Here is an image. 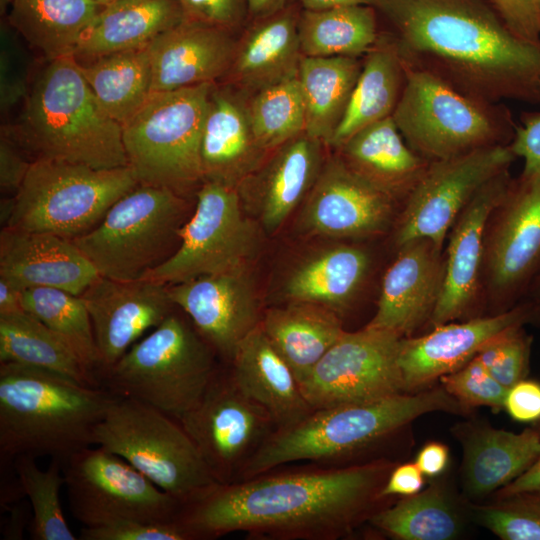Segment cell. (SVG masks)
<instances>
[{
    "instance_id": "cell-1",
    "label": "cell",
    "mask_w": 540,
    "mask_h": 540,
    "mask_svg": "<svg viewBox=\"0 0 540 540\" xmlns=\"http://www.w3.org/2000/svg\"><path fill=\"white\" fill-rule=\"evenodd\" d=\"M394 464L277 470L215 484L181 504L177 520L193 540L234 532L252 539L336 540L380 510L381 489Z\"/></svg>"
},
{
    "instance_id": "cell-2",
    "label": "cell",
    "mask_w": 540,
    "mask_h": 540,
    "mask_svg": "<svg viewBox=\"0 0 540 540\" xmlns=\"http://www.w3.org/2000/svg\"><path fill=\"white\" fill-rule=\"evenodd\" d=\"M411 64L491 104L540 103V45L517 37L478 0H370Z\"/></svg>"
},
{
    "instance_id": "cell-3",
    "label": "cell",
    "mask_w": 540,
    "mask_h": 540,
    "mask_svg": "<svg viewBox=\"0 0 540 540\" xmlns=\"http://www.w3.org/2000/svg\"><path fill=\"white\" fill-rule=\"evenodd\" d=\"M117 395L47 370L0 363L1 467L22 455L62 463L93 446V433Z\"/></svg>"
},
{
    "instance_id": "cell-4",
    "label": "cell",
    "mask_w": 540,
    "mask_h": 540,
    "mask_svg": "<svg viewBox=\"0 0 540 540\" xmlns=\"http://www.w3.org/2000/svg\"><path fill=\"white\" fill-rule=\"evenodd\" d=\"M46 62L33 78L17 126L3 129L33 160L127 167L122 125L97 101L74 56Z\"/></svg>"
},
{
    "instance_id": "cell-5",
    "label": "cell",
    "mask_w": 540,
    "mask_h": 540,
    "mask_svg": "<svg viewBox=\"0 0 540 540\" xmlns=\"http://www.w3.org/2000/svg\"><path fill=\"white\" fill-rule=\"evenodd\" d=\"M461 408L442 388L314 409L295 425L276 430L237 481L299 461L327 465L374 445L426 413Z\"/></svg>"
},
{
    "instance_id": "cell-6",
    "label": "cell",
    "mask_w": 540,
    "mask_h": 540,
    "mask_svg": "<svg viewBox=\"0 0 540 540\" xmlns=\"http://www.w3.org/2000/svg\"><path fill=\"white\" fill-rule=\"evenodd\" d=\"M214 348L193 323L172 312L99 376L118 396L145 402L179 420L218 370Z\"/></svg>"
},
{
    "instance_id": "cell-7",
    "label": "cell",
    "mask_w": 540,
    "mask_h": 540,
    "mask_svg": "<svg viewBox=\"0 0 540 540\" xmlns=\"http://www.w3.org/2000/svg\"><path fill=\"white\" fill-rule=\"evenodd\" d=\"M213 85L152 92L122 124L128 166L139 185L185 197L204 182L200 144Z\"/></svg>"
},
{
    "instance_id": "cell-8",
    "label": "cell",
    "mask_w": 540,
    "mask_h": 540,
    "mask_svg": "<svg viewBox=\"0 0 540 540\" xmlns=\"http://www.w3.org/2000/svg\"><path fill=\"white\" fill-rule=\"evenodd\" d=\"M188 203L167 188L138 185L117 200L101 222L73 242L98 274L136 281L169 259L189 219Z\"/></svg>"
},
{
    "instance_id": "cell-9",
    "label": "cell",
    "mask_w": 540,
    "mask_h": 540,
    "mask_svg": "<svg viewBox=\"0 0 540 540\" xmlns=\"http://www.w3.org/2000/svg\"><path fill=\"white\" fill-rule=\"evenodd\" d=\"M93 446L120 456L181 504L217 484L180 422L131 397L117 395L94 429Z\"/></svg>"
},
{
    "instance_id": "cell-10",
    "label": "cell",
    "mask_w": 540,
    "mask_h": 540,
    "mask_svg": "<svg viewBox=\"0 0 540 540\" xmlns=\"http://www.w3.org/2000/svg\"><path fill=\"white\" fill-rule=\"evenodd\" d=\"M138 185L129 166L96 169L36 159L14 195L6 227L74 240L95 228L111 206Z\"/></svg>"
},
{
    "instance_id": "cell-11",
    "label": "cell",
    "mask_w": 540,
    "mask_h": 540,
    "mask_svg": "<svg viewBox=\"0 0 540 540\" xmlns=\"http://www.w3.org/2000/svg\"><path fill=\"white\" fill-rule=\"evenodd\" d=\"M491 108L406 60L404 87L391 117L407 145L433 162L503 144L502 125Z\"/></svg>"
},
{
    "instance_id": "cell-12",
    "label": "cell",
    "mask_w": 540,
    "mask_h": 540,
    "mask_svg": "<svg viewBox=\"0 0 540 540\" xmlns=\"http://www.w3.org/2000/svg\"><path fill=\"white\" fill-rule=\"evenodd\" d=\"M196 199L174 254L142 279L173 285L248 268L258 247V232L244 214L237 188L204 181Z\"/></svg>"
},
{
    "instance_id": "cell-13",
    "label": "cell",
    "mask_w": 540,
    "mask_h": 540,
    "mask_svg": "<svg viewBox=\"0 0 540 540\" xmlns=\"http://www.w3.org/2000/svg\"><path fill=\"white\" fill-rule=\"evenodd\" d=\"M70 511L84 526L119 521L176 520L180 501L120 456L99 446L62 463Z\"/></svg>"
},
{
    "instance_id": "cell-14",
    "label": "cell",
    "mask_w": 540,
    "mask_h": 540,
    "mask_svg": "<svg viewBox=\"0 0 540 540\" xmlns=\"http://www.w3.org/2000/svg\"><path fill=\"white\" fill-rule=\"evenodd\" d=\"M540 274V174L513 180L484 234L482 297L496 312L525 299Z\"/></svg>"
},
{
    "instance_id": "cell-15",
    "label": "cell",
    "mask_w": 540,
    "mask_h": 540,
    "mask_svg": "<svg viewBox=\"0 0 540 540\" xmlns=\"http://www.w3.org/2000/svg\"><path fill=\"white\" fill-rule=\"evenodd\" d=\"M515 158L509 145L495 144L429 162L398 212L393 226L396 249L418 238L430 239L443 249L465 206L484 184L508 170Z\"/></svg>"
},
{
    "instance_id": "cell-16",
    "label": "cell",
    "mask_w": 540,
    "mask_h": 540,
    "mask_svg": "<svg viewBox=\"0 0 540 540\" xmlns=\"http://www.w3.org/2000/svg\"><path fill=\"white\" fill-rule=\"evenodd\" d=\"M178 421L218 484L237 481L277 430L270 415L236 385L229 368H218L198 403Z\"/></svg>"
},
{
    "instance_id": "cell-17",
    "label": "cell",
    "mask_w": 540,
    "mask_h": 540,
    "mask_svg": "<svg viewBox=\"0 0 540 540\" xmlns=\"http://www.w3.org/2000/svg\"><path fill=\"white\" fill-rule=\"evenodd\" d=\"M401 337L365 326L344 334L299 383L313 409L364 403L404 392Z\"/></svg>"
},
{
    "instance_id": "cell-18",
    "label": "cell",
    "mask_w": 540,
    "mask_h": 540,
    "mask_svg": "<svg viewBox=\"0 0 540 540\" xmlns=\"http://www.w3.org/2000/svg\"><path fill=\"white\" fill-rule=\"evenodd\" d=\"M398 201L352 170L337 154L327 158L302 211L305 230L333 238L360 239L393 227Z\"/></svg>"
},
{
    "instance_id": "cell-19",
    "label": "cell",
    "mask_w": 540,
    "mask_h": 540,
    "mask_svg": "<svg viewBox=\"0 0 540 540\" xmlns=\"http://www.w3.org/2000/svg\"><path fill=\"white\" fill-rule=\"evenodd\" d=\"M540 321V300L526 297L505 311L448 322L420 337L402 338L398 364L409 393L464 366L506 331Z\"/></svg>"
},
{
    "instance_id": "cell-20",
    "label": "cell",
    "mask_w": 540,
    "mask_h": 540,
    "mask_svg": "<svg viewBox=\"0 0 540 540\" xmlns=\"http://www.w3.org/2000/svg\"><path fill=\"white\" fill-rule=\"evenodd\" d=\"M92 323L100 374L113 366L149 329L173 310L168 286L99 276L81 295Z\"/></svg>"
},
{
    "instance_id": "cell-21",
    "label": "cell",
    "mask_w": 540,
    "mask_h": 540,
    "mask_svg": "<svg viewBox=\"0 0 540 540\" xmlns=\"http://www.w3.org/2000/svg\"><path fill=\"white\" fill-rule=\"evenodd\" d=\"M173 304L225 362L260 325L262 315L248 268L167 285Z\"/></svg>"
},
{
    "instance_id": "cell-22",
    "label": "cell",
    "mask_w": 540,
    "mask_h": 540,
    "mask_svg": "<svg viewBox=\"0 0 540 540\" xmlns=\"http://www.w3.org/2000/svg\"><path fill=\"white\" fill-rule=\"evenodd\" d=\"M513 179L509 169L484 184L465 206L447 236L441 294L429 321L436 327L468 314L482 297L484 234L493 209Z\"/></svg>"
},
{
    "instance_id": "cell-23",
    "label": "cell",
    "mask_w": 540,
    "mask_h": 540,
    "mask_svg": "<svg viewBox=\"0 0 540 540\" xmlns=\"http://www.w3.org/2000/svg\"><path fill=\"white\" fill-rule=\"evenodd\" d=\"M445 274L443 249L427 238L407 242L387 268L377 310L367 326L401 338L430 321L438 303Z\"/></svg>"
},
{
    "instance_id": "cell-24",
    "label": "cell",
    "mask_w": 540,
    "mask_h": 540,
    "mask_svg": "<svg viewBox=\"0 0 540 540\" xmlns=\"http://www.w3.org/2000/svg\"><path fill=\"white\" fill-rule=\"evenodd\" d=\"M326 144L306 132L271 151L237 187L258 213L263 229L277 231L307 197L324 164Z\"/></svg>"
},
{
    "instance_id": "cell-25",
    "label": "cell",
    "mask_w": 540,
    "mask_h": 540,
    "mask_svg": "<svg viewBox=\"0 0 540 540\" xmlns=\"http://www.w3.org/2000/svg\"><path fill=\"white\" fill-rule=\"evenodd\" d=\"M100 275L73 240L4 227L0 277L21 290L51 287L80 296Z\"/></svg>"
},
{
    "instance_id": "cell-26",
    "label": "cell",
    "mask_w": 540,
    "mask_h": 540,
    "mask_svg": "<svg viewBox=\"0 0 540 540\" xmlns=\"http://www.w3.org/2000/svg\"><path fill=\"white\" fill-rule=\"evenodd\" d=\"M268 154L254 134L248 96L229 84L214 83L200 144L204 181L237 188Z\"/></svg>"
},
{
    "instance_id": "cell-27",
    "label": "cell",
    "mask_w": 540,
    "mask_h": 540,
    "mask_svg": "<svg viewBox=\"0 0 540 540\" xmlns=\"http://www.w3.org/2000/svg\"><path fill=\"white\" fill-rule=\"evenodd\" d=\"M235 46L231 31L185 19L147 46L152 92L217 83L229 70Z\"/></svg>"
},
{
    "instance_id": "cell-28",
    "label": "cell",
    "mask_w": 540,
    "mask_h": 540,
    "mask_svg": "<svg viewBox=\"0 0 540 540\" xmlns=\"http://www.w3.org/2000/svg\"><path fill=\"white\" fill-rule=\"evenodd\" d=\"M301 11L291 3L254 19L236 46L225 83L250 96L298 75L303 56L299 38Z\"/></svg>"
},
{
    "instance_id": "cell-29",
    "label": "cell",
    "mask_w": 540,
    "mask_h": 540,
    "mask_svg": "<svg viewBox=\"0 0 540 540\" xmlns=\"http://www.w3.org/2000/svg\"><path fill=\"white\" fill-rule=\"evenodd\" d=\"M228 365L236 385L270 415L277 430L295 425L314 410L260 325L242 340Z\"/></svg>"
},
{
    "instance_id": "cell-30",
    "label": "cell",
    "mask_w": 540,
    "mask_h": 540,
    "mask_svg": "<svg viewBox=\"0 0 540 540\" xmlns=\"http://www.w3.org/2000/svg\"><path fill=\"white\" fill-rule=\"evenodd\" d=\"M335 150L352 170L402 203L429 164L407 145L391 116L362 128Z\"/></svg>"
},
{
    "instance_id": "cell-31",
    "label": "cell",
    "mask_w": 540,
    "mask_h": 540,
    "mask_svg": "<svg viewBox=\"0 0 540 540\" xmlns=\"http://www.w3.org/2000/svg\"><path fill=\"white\" fill-rule=\"evenodd\" d=\"M186 19L177 0H113L106 3L82 35L74 58L147 47Z\"/></svg>"
},
{
    "instance_id": "cell-32",
    "label": "cell",
    "mask_w": 540,
    "mask_h": 540,
    "mask_svg": "<svg viewBox=\"0 0 540 540\" xmlns=\"http://www.w3.org/2000/svg\"><path fill=\"white\" fill-rule=\"evenodd\" d=\"M260 326L299 383L345 332L338 313L305 302L266 310Z\"/></svg>"
},
{
    "instance_id": "cell-33",
    "label": "cell",
    "mask_w": 540,
    "mask_h": 540,
    "mask_svg": "<svg viewBox=\"0 0 540 540\" xmlns=\"http://www.w3.org/2000/svg\"><path fill=\"white\" fill-rule=\"evenodd\" d=\"M370 263L369 254L360 247H329L293 269L285 282L284 297L287 302L322 305L340 315L364 284Z\"/></svg>"
},
{
    "instance_id": "cell-34",
    "label": "cell",
    "mask_w": 540,
    "mask_h": 540,
    "mask_svg": "<svg viewBox=\"0 0 540 540\" xmlns=\"http://www.w3.org/2000/svg\"><path fill=\"white\" fill-rule=\"evenodd\" d=\"M104 5L98 0H11L8 25L50 61L73 56Z\"/></svg>"
},
{
    "instance_id": "cell-35",
    "label": "cell",
    "mask_w": 540,
    "mask_h": 540,
    "mask_svg": "<svg viewBox=\"0 0 540 540\" xmlns=\"http://www.w3.org/2000/svg\"><path fill=\"white\" fill-rule=\"evenodd\" d=\"M366 54L345 114L330 141L331 148L337 149L362 128L392 116L401 96L406 60L396 41L378 38Z\"/></svg>"
},
{
    "instance_id": "cell-36",
    "label": "cell",
    "mask_w": 540,
    "mask_h": 540,
    "mask_svg": "<svg viewBox=\"0 0 540 540\" xmlns=\"http://www.w3.org/2000/svg\"><path fill=\"white\" fill-rule=\"evenodd\" d=\"M540 454V433H521L484 426L465 443L464 480L468 492L488 494L525 472Z\"/></svg>"
},
{
    "instance_id": "cell-37",
    "label": "cell",
    "mask_w": 540,
    "mask_h": 540,
    "mask_svg": "<svg viewBox=\"0 0 540 540\" xmlns=\"http://www.w3.org/2000/svg\"><path fill=\"white\" fill-rule=\"evenodd\" d=\"M361 68L356 57L301 58L298 79L306 111L305 132L327 147L345 114Z\"/></svg>"
},
{
    "instance_id": "cell-38",
    "label": "cell",
    "mask_w": 540,
    "mask_h": 540,
    "mask_svg": "<svg viewBox=\"0 0 540 540\" xmlns=\"http://www.w3.org/2000/svg\"><path fill=\"white\" fill-rule=\"evenodd\" d=\"M14 362L101 386L97 376L74 350L26 311L0 315V363Z\"/></svg>"
},
{
    "instance_id": "cell-39",
    "label": "cell",
    "mask_w": 540,
    "mask_h": 540,
    "mask_svg": "<svg viewBox=\"0 0 540 540\" xmlns=\"http://www.w3.org/2000/svg\"><path fill=\"white\" fill-rule=\"evenodd\" d=\"M75 60L97 101L121 125L152 93V67L147 47Z\"/></svg>"
},
{
    "instance_id": "cell-40",
    "label": "cell",
    "mask_w": 540,
    "mask_h": 540,
    "mask_svg": "<svg viewBox=\"0 0 540 540\" xmlns=\"http://www.w3.org/2000/svg\"><path fill=\"white\" fill-rule=\"evenodd\" d=\"M299 38L304 56L358 57L377 42L375 8L349 5L325 10H305L299 20Z\"/></svg>"
},
{
    "instance_id": "cell-41",
    "label": "cell",
    "mask_w": 540,
    "mask_h": 540,
    "mask_svg": "<svg viewBox=\"0 0 540 540\" xmlns=\"http://www.w3.org/2000/svg\"><path fill=\"white\" fill-rule=\"evenodd\" d=\"M369 521L388 536L400 540H449L460 529L457 514L436 485L378 510Z\"/></svg>"
},
{
    "instance_id": "cell-42",
    "label": "cell",
    "mask_w": 540,
    "mask_h": 540,
    "mask_svg": "<svg viewBox=\"0 0 540 540\" xmlns=\"http://www.w3.org/2000/svg\"><path fill=\"white\" fill-rule=\"evenodd\" d=\"M22 307L62 338L97 376L98 351L90 315L80 296L57 288L32 287L22 291Z\"/></svg>"
},
{
    "instance_id": "cell-43",
    "label": "cell",
    "mask_w": 540,
    "mask_h": 540,
    "mask_svg": "<svg viewBox=\"0 0 540 540\" xmlns=\"http://www.w3.org/2000/svg\"><path fill=\"white\" fill-rule=\"evenodd\" d=\"M24 496L32 507L30 534L34 540H78L70 530L63 514L60 490L65 485L62 462L51 459L46 470L36 458L22 455L12 462Z\"/></svg>"
},
{
    "instance_id": "cell-44",
    "label": "cell",
    "mask_w": 540,
    "mask_h": 540,
    "mask_svg": "<svg viewBox=\"0 0 540 540\" xmlns=\"http://www.w3.org/2000/svg\"><path fill=\"white\" fill-rule=\"evenodd\" d=\"M248 109L256 139L268 153L306 130L298 75L248 96Z\"/></svg>"
},
{
    "instance_id": "cell-45",
    "label": "cell",
    "mask_w": 540,
    "mask_h": 540,
    "mask_svg": "<svg viewBox=\"0 0 540 540\" xmlns=\"http://www.w3.org/2000/svg\"><path fill=\"white\" fill-rule=\"evenodd\" d=\"M482 524L503 540H540V490L522 492L479 506Z\"/></svg>"
},
{
    "instance_id": "cell-46",
    "label": "cell",
    "mask_w": 540,
    "mask_h": 540,
    "mask_svg": "<svg viewBox=\"0 0 540 540\" xmlns=\"http://www.w3.org/2000/svg\"><path fill=\"white\" fill-rule=\"evenodd\" d=\"M531 340L523 327L513 328L489 342L475 358L499 383L510 388L528 372Z\"/></svg>"
},
{
    "instance_id": "cell-47",
    "label": "cell",
    "mask_w": 540,
    "mask_h": 540,
    "mask_svg": "<svg viewBox=\"0 0 540 540\" xmlns=\"http://www.w3.org/2000/svg\"><path fill=\"white\" fill-rule=\"evenodd\" d=\"M17 36L12 28L1 26L0 110L3 117L18 106L22 107L34 78L31 77L28 54Z\"/></svg>"
},
{
    "instance_id": "cell-48",
    "label": "cell",
    "mask_w": 540,
    "mask_h": 540,
    "mask_svg": "<svg viewBox=\"0 0 540 540\" xmlns=\"http://www.w3.org/2000/svg\"><path fill=\"white\" fill-rule=\"evenodd\" d=\"M443 388L462 408H504L508 388L499 383L474 357L461 368L441 376Z\"/></svg>"
},
{
    "instance_id": "cell-49",
    "label": "cell",
    "mask_w": 540,
    "mask_h": 540,
    "mask_svg": "<svg viewBox=\"0 0 540 540\" xmlns=\"http://www.w3.org/2000/svg\"><path fill=\"white\" fill-rule=\"evenodd\" d=\"M80 540H193L176 519L168 522L119 521L98 526H84Z\"/></svg>"
},
{
    "instance_id": "cell-50",
    "label": "cell",
    "mask_w": 540,
    "mask_h": 540,
    "mask_svg": "<svg viewBox=\"0 0 540 540\" xmlns=\"http://www.w3.org/2000/svg\"><path fill=\"white\" fill-rule=\"evenodd\" d=\"M188 20L233 31L248 16L247 0H177Z\"/></svg>"
},
{
    "instance_id": "cell-51",
    "label": "cell",
    "mask_w": 540,
    "mask_h": 540,
    "mask_svg": "<svg viewBox=\"0 0 540 540\" xmlns=\"http://www.w3.org/2000/svg\"><path fill=\"white\" fill-rule=\"evenodd\" d=\"M504 24L522 40L540 45V0H490Z\"/></svg>"
},
{
    "instance_id": "cell-52",
    "label": "cell",
    "mask_w": 540,
    "mask_h": 540,
    "mask_svg": "<svg viewBox=\"0 0 540 540\" xmlns=\"http://www.w3.org/2000/svg\"><path fill=\"white\" fill-rule=\"evenodd\" d=\"M33 159L2 128L0 137V188L5 195L14 196L20 189Z\"/></svg>"
},
{
    "instance_id": "cell-53",
    "label": "cell",
    "mask_w": 540,
    "mask_h": 540,
    "mask_svg": "<svg viewBox=\"0 0 540 540\" xmlns=\"http://www.w3.org/2000/svg\"><path fill=\"white\" fill-rule=\"evenodd\" d=\"M524 161L522 174H540V112L527 113L509 145Z\"/></svg>"
},
{
    "instance_id": "cell-54",
    "label": "cell",
    "mask_w": 540,
    "mask_h": 540,
    "mask_svg": "<svg viewBox=\"0 0 540 540\" xmlns=\"http://www.w3.org/2000/svg\"><path fill=\"white\" fill-rule=\"evenodd\" d=\"M504 408L516 421L529 423L540 419V384L520 380L508 388Z\"/></svg>"
},
{
    "instance_id": "cell-55",
    "label": "cell",
    "mask_w": 540,
    "mask_h": 540,
    "mask_svg": "<svg viewBox=\"0 0 540 540\" xmlns=\"http://www.w3.org/2000/svg\"><path fill=\"white\" fill-rule=\"evenodd\" d=\"M423 485V473L416 463H404L392 468L381 489L380 497L387 499L391 496H411L421 491Z\"/></svg>"
},
{
    "instance_id": "cell-56",
    "label": "cell",
    "mask_w": 540,
    "mask_h": 540,
    "mask_svg": "<svg viewBox=\"0 0 540 540\" xmlns=\"http://www.w3.org/2000/svg\"><path fill=\"white\" fill-rule=\"evenodd\" d=\"M448 460V448L442 443L430 442L420 450L415 463L423 475L433 477L445 470Z\"/></svg>"
},
{
    "instance_id": "cell-57",
    "label": "cell",
    "mask_w": 540,
    "mask_h": 540,
    "mask_svg": "<svg viewBox=\"0 0 540 540\" xmlns=\"http://www.w3.org/2000/svg\"><path fill=\"white\" fill-rule=\"evenodd\" d=\"M535 490H540V454L525 472L504 486L499 495L508 497Z\"/></svg>"
},
{
    "instance_id": "cell-58",
    "label": "cell",
    "mask_w": 540,
    "mask_h": 540,
    "mask_svg": "<svg viewBox=\"0 0 540 540\" xmlns=\"http://www.w3.org/2000/svg\"><path fill=\"white\" fill-rule=\"evenodd\" d=\"M22 291L3 277H0V315L25 311L22 307Z\"/></svg>"
},
{
    "instance_id": "cell-59",
    "label": "cell",
    "mask_w": 540,
    "mask_h": 540,
    "mask_svg": "<svg viewBox=\"0 0 540 540\" xmlns=\"http://www.w3.org/2000/svg\"><path fill=\"white\" fill-rule=\"evenodd\" d=\"M248 1V16L253 19L264 17L275 13L287 5L292 3V0H247Z\"/></svg>"
},
{
    "instance_id": "cell-60",
    "label": "cell",
    "mask_w": 540,
    "mask_h": 540,
    "mask_svg": "<svg viewBox=\"0 0 540 540\" xmlns=\"http://www.w3.org/2000/svg\"><path fill=\"white\" fill-rule=\"evenodd\" d=\"M305 10H325L349 5H369L370 0H298Z\"/></svg>"
},
{
    "instance_id": "cell-61",
    "label": "cell",
    "mask_w": 540,
    "mask_h": 540,
    "mask_svg": "<svg viewBox=\"0 0 540 540\" xmlns=\"http://www.w3.org/2000/svg\"><path fill=\"white\" fill-rule=\"evenodd\" d=\"M15 207L14 196L5 195L0 201V223L6 227L9 223ZM2 227V228H3Z\"/></svg>"
},
{
    "instance_id": "cell-62",
    "label": "cell",
    "mask_w": 540,
    "mask_h": 540,
    "mask_svg": "<svg viewBox=\"0 0 540 540\" xmlns=\"http://www.w3.org/2000/svg\"><path fill=\"white\" fill-rule=\"evenodd\" d=\"M526 297L540 300V274L532 282Z\"/></svg>"
},
{
    "instance_id": "cell-63",
    "label": "cell",
    "mask_w": 540,
    "mask_h": 540,
    "mask_svg": "<svg viewBox=\"0 0 540 540\" xmlns=\"http://www.w3.org/2000/svg\"><path fill=\"white\" fill-rule=\"evenodd\" d=\"M10 2L11 0H0L1 12L5 11L9 7Z\"/></svg>"
},
{
    "instance_id": "cell-64",
    "label": "cell",
    "mask_w": 540,
    "mask_h": 540,
    "mask_svg": "<svg viewBox=\"0 0 540 540\" xmlns=\"http://www.w3.org/2000/svg\"><path fill=\"white\" fill-rule=\"evenodd\" d=\"M98 1H100V2H102V3H105V4H106V3H109V2H111V1H113V0H98Z\"/></svg>"
}]
</instances>
